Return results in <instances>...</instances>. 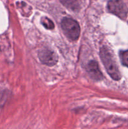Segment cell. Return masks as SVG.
I'll use <instances>...</instances> for the list:
<instances>
[{
	"instance_id": "1",
	"label": "cell",
	"mask_w": 128,
	"mask_h": 129,
	"mask_svg": "<svg viewBox=\"0 0 128 129\" xmlns=\"http://www.w3.org/2000/svg\"><path fill=\"white\" fill-rule=\"evenodd\" d=\"M100 57L107 72L110 76L114 80H119L121 78L120 72L113 59L111 54L105 47H103L100 49Z\"/></svg>"
},
{
	"instance_id": "2",
	"label": "cell",
	"mask_w": 128,
	"mask_h": 129,
	"mask_svg": "<svg viewBox=\"0 0 128 129\" xmlns=\"http://www.w3.org/2000/svg\"><path fill=\"white\" fill-rule=\"evenodd\" d=\"M61 28L68 39L75 40L79 37L80 28L77 21L70 18H65L61 21Z\"/></svg>"
},
{
	"instance_id": "3",
	"label": "cell",
	"mask_w": 128,
	"mask_h": 129,
	"mask_svg": "<svg viewBox=\"0 0 128 129\" xmlns=\"http://www.w3.org/2000/svg\"><path fill=\"white\" fill-rule=\"evenodd\" d=\"M107 8L109 12L121 19H125L127 15V7L122 0H109Z\"/></svg>"
},
{
	"instance_id": "4",
	"label": "cell",
	"mask_w": 128,
	"mask_h": 129,
	"mask_svg": "<svg viewBox=\"0 0 128 129\" xmlns=\"http://www.w3.org/2000/svg\"><path fill=\"white\" fill-rule=\"evenodd\" d=\"M39 59L44 64L52 66L58 62V57L55 53L49 49H43L39 52Z\"/></svg>"
},
{
	"instance_id": "5",
	"label": "cell",
	"mask_w": 128,
	"mask_h": 129,
	"mask_svg": "<svg viewBox=\"0 0 128 129\" xmlns=\"http://www.w3.org/2000/svg\"><path fill=\"white\" fill-rule=\"evenodd\" d=\"M87 71L90 78L94 80L100 81L103 78L102 74L99 69L97 62L94 60L89 62L87 67Z\"/></svg>"
},
{
	"instance_id": "6",
	"label": "cell",
	"mask_w": 128,
	"mask_h": 129,
	"mask_svg": "<svg viewBox=\"0 0 128 129\" xmlns=\"http://www.w3.org/2000/svg\"><path fill=\"white\" fill-rule=\"evenodd\" d=\"M61 3L67 8L72 10H79L81 0H60Z\"/></svg>"
},
{
	"instance_id": "7",
	"label": "cell",
	"mask_w": 128,
	"mask_h": 129,
	"mask_svg": "<svg viewBox=\"0 0 128 129\" xmlns=\"http://www.w3.org/2000/svg\"><path fill=\"white\" fill-rule=\"evenodd\" d=\"M119 56L122 64L128 68V50L120 51Z\"/></svg>"
},
{
	"instance_id": "8",
	"label": "cell",
	"mask_w": 128,
	"mask_h": 129,
	"mask_svg": "<svg viewBox=\"0 0 128 129\" xmlns=\"http://www.w3.org/2000/svg\"><path fill=\"white\" fill-rule=\"evenodd\" d=\"M41 23L47 29H53L54 28V24L51 20L46 17H43L41 20Z\"/></svg>"
}]
</instances>
